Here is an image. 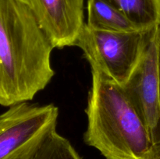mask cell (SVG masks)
I'll return each mask as SVG.
<instances>
[{
	"label": "cell",
	"instance_id": "6da1fadb",
	"mask_svg": "<svg viewBox=\"0 0 160 159\" xmlns=\"http://www.w3.org/2000/svg\"><path fill=\"white\" fill-rule=\"evenodd\" d=\"M53 48L28 2L0 0V105L29 101L46 87Z\"/></svg>",
	"mask_w": 160,
	"mask_h": 159
},
{
	"label": "cell",
	"instance_id": "7a4b0ae2",
	"mask_svg": "<svg viewBox=\"0 0 160 159\" xmlns=\"http://www.w3.org/2000/svg\"><path fill=\"white\" fill-rule=\"evenodd\" d=\"M86 144L106 159H157L159 151L122 86L92 69Z\"/></svg>",
	"mask_w": 160,
	"mask_h": 159
},
{
	"label": "cell",
	"instance_id": "3957f363",
	"mask_svg": "<svg viewBox=\"0 0 160 159\" xmlns=\"http://www.w3.org/2000/svg\"><path fill=\"white\" fill-rule=\"evenodd\" d=\"M156 27L116 32L94 30L84 23L73 46L82 50L91 69L123 86L140 62Z\"/></svg>",
	"mask_w": 160,
	"mask_h": 159
},
{
	"label": "cell",
	"instance_id": "277c9868",
	"mask_svg": "<svg viewBox=\"0 0 160 159\" xmlns=\"http://www.w3.org/2000/svg\"><path fill=\"white\" fill-rule=\"evenodd\" d=\"M59 108L53 104L28 101L0 114V159H32L57 125Z\"/></svg>",
	"mask_w": 160,
	"mask_h": 159
},
{
	"label": "cell",
	"instance_id": "5b68a950",
	"mask_svg": "<svg viewBox=\"0 0 160 159\" xmlns=\"http://www.w3.org/2000/svg\"><path fill=\"white\" fill-rule=\"evenodd\" d=\"M158 26L153 31L137 67L122 87L146 126L159 155L160 89Z\"/></svg>",
	"mask_w": 160,
	"mask_h": 159
},
{
	"label": "cell",
	"instance_id": "8992f818",
	"mask_svg": "<svg viewBox=\"0 0 160 159\" xmlns=\"http://www.w3.org/2000/svg\"><path fill=\"white\" fill-rule=\"evenodd\" d=\"M84 0H30L29 5L54 48L73 46L84 23Z\"/></svg>",
	"mask_w": 160,
	"mask_h": 159
},
{
	"label": "cell",
	"instance_id": "52a82bcc",
	"mask_svg": "<svg viewBox=\"0 0 160 159\" xmlns=\"http://www.w3.org/2000/svg\"><path fill=\"white\" fill-rule=\"evenodd\" d=\"M87 26L105 31H143L131 22L124 14L102 0H88Z\"/></svg>",
	"mask_w": 160,
	"mask_h": 159
},
{
	"label": "cell",
	"instance_id": "ba28073f",
	"mask_svg": "<svg viewBox=\"0 0 160 159\" xmlns=\"http://www.w3.org/2000/svg\"><path fill=\"white\" fill-rule=\"evenodd\" d=\"M124 14L139 29L150 31L160 23V0H102Z\"/></svg>",
	"mask_w": 160,
	"mask_h": 159
},
{
	"label": "cell",
	"instance_id": "9c48e42d",
	"mask_svg": "<svg viewBox=\"0 0 160 159\" xmlns=\"http://www.w3.org/2000/svg\"><path fill=\"white\" fill-rule=\"evenodd\" d=\"M32 159H81L70 142L55 129L48 134Z\"/></svg>",
	"mask_w": 160,
	"mask_h": 159
},
{
	"label": "cell",
	"instance_id": "30bf717a",
	"mask_svg": "<svg viewBox=\"0 0 160 159\" xmlns=\"http://www.w3.org/2000/svg\"><path fill=\"white\" fill-rule=\"evenodd\" d=\"M158 62H159V76L160 89V23L158 26Z\"/></svg>",
	"mask_w": 160,
	"mask_h": 159
},
{
	"label": "cell",
	"instance_id": "8fae6325",
	"mask_svg": "<svg viewBox=\"0 0 160 159\" xmlns=\"http://www.w3.org/2000/svg\"><path fill=\"white\" fill-rule=\"evenodd\" d=\"M20 1H23V2H28V4H29V1H30V0H20Z\"/></svg>",
	"mask_w": 160,
	"mask_h": 159
},
{
	"label": "cell",
	"instance_id": "7c38bea8",
	"mask_svg": "<svg viewBox=\"0 0 160 159\" xmlns=\"http://www.w3.org/2000/svg\"><path fill=\"white\" fill-rule=\"evenodd\" d=\"M157 159H160V152H159V157H158Z\"/></svg>",
	"mask_w": 160,
	"mask_h": 159
}]
</instances>
